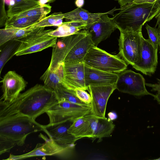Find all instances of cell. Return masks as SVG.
Masks as SVG:
<instances>
[{
    "mask_svg": "<svg viewBox=\"0 0 160 160\" xmlns=\"http://www.w3.org/2000/svg\"><path fill=\"white\" fill-rule=\"evenodd\" d=\"M45 27H39L26 37L20 39L21 43L15 55L19 56L41 51L52 47L58 38L49 33L53 29L44 30Z\"/></svg>",
    "mask_w": 160,
    "mask_h": 160,
    "instance_id": "52a82bcc",
    "label": "cell"
},
{
    "mask_svg": "<svg viewBox=\"0 0 160 160\" xmlns=\"http://www.w3.org/2000/svg\"><path fill=\"white\" fill-rule=\"evenodd\" d=\"M158 51L150 39L143 37L140 59L132 67L146 75L150 76L153 74L158 63Z\"/></svg>",
    "mask_w": 160,
    "mask_h": 160,
    "instance_id": "5bb4252c",
    "label": "cell"
},
{
    "mask_svg": "<svg viewBox=\"0 0 160 160\" xmlns=\"http://www.w3.org/2000/svg\"><path fill=\"white\" fill-rule=\"evenodd\" d=\"M85 91L83 89L80 88H78L75 90L76 95L78 98L81 101L90 107L91 98L90 94L88 93Z\"/></svg>",
    "mask_w": 160,
    "mask_h": 160,
    "instance_id": "4dcf8cb0",
    "label": "cell"
},
{
    "mask_svg": "<svg viewBox=\"0 0 160 160\" xmlns=\"http://www.w3.org/2000/svg\"><path fill=\"white\" fill-rule=\"evenodd\" d=\"M54 91L59 102L66 101L81 105L89 106L78 98L75 90L68 88L62 84L57 87Z\"/></svg>",
    "mask_w": 160,
    "mask_h": 160,
    "instance_id": "d4e9b609",
    "label": "cell"
},
{
    "mask_svg": "<svg viewBox=\"0 0 160 160\" xmlns=\"http://www.w3.org/2000/svg\"><path fill=\"white\" fill-rule=\"evenodd\" d=\"M85 64L103 71L118 74L126 69L128 64L118 54L113 55L94 45L84 57Z\"/></svg>",
    "mask_w": 160,
    "mask_h": 160,
    "instance_id": "5b68a950",
    "label": "cell"
},
{
    "mask_svg": "<svg viewBox=\"0 0 160 160\" xmlns=\"http://www.w3.org/2000/svg\"><path fill=\"white\" fill-rule=\"evenodd\" d=\"M120 32L118 55L128 64L132 66L140 59L142 40V31H135L129 27L125 29L117 27Z\"/></svg>",
    "mask_w": 160,
    "mask_h": 160,
    "instance_id": "8992f818",
    "label": "cell"
},
{
    "mask_svg": "<svg viewBox=\"0 0 160 160\" xmlns=\"http://www.w3.org/2000/svg\"><path fill=\"white\" fill-rule=\"evenodd\" d=\"M51 6L49 4L40 5L30 9L18 14L12 16L14 18L32 17L41 15L46 16L51 11Z\"/></svg>",
    "mask_w": 160,
    "mask_h": 160,
    "instance_id": "f1b7e54d",
    "label": "cell"
},
{
    "mask_svg": "<svg viewBox=\"0 0 160 160\" xmlns=\"http://www.w3.org/2000/svg\"><path fill=\"white\" fill-rule=\"evenodd\" d=\"M89 121L92 142L98 139V142L103 138L109 137L114 130L115 125L108 118L102 117L91 114L86 115Z\"/></svg>",
    "mask_w": 160,
    "mask_h": 160,
    "instance_id": "e0dca14e",
    "label": "cell"
},
{
    "mask_svg": "<svg viewBox=\"0 0 160 160\" xmlns=\"http://www.w3.org/2000/svg\"><path fill=\"white\" fill-rule=\"evenodd\" d=\"M104 13H92L81 8H78L64 13V18L66 21H78L86 22L87 24L86 29L98 21L101 16Z\"/></svg>",
    "mask_w": 160,
    "mask_h": 160,
    "instance_id": "ffe728a7",
    "label": "cell"
},
{
    "mask_svg": "<svg viewBox=\"0 0 160 160\" xmlns=\"http://www.w3.org/2000/svg\"><path fill=\"white\" fill-rule=\"evenodd\" d=\"M120 6L121 8H122L125 6L131 3L135 0H116Z\"/></svg>",
    "mask_w": 160,
    "mask_h": 160,
    "instance_id": "836d02e7",
    "label": "cell"
},
{
    "mask_svg": "<svg viewBox=\"0 0 160 160\" xmlns=\"http://www.w3.org/2000/svg\"><path fill=\"white\" fill-rule=\"evenodd\" d=\"M159 30V53H160V29Z\"/></svg>",
    "mask_w": 160,
    "mask_h": 160,
    "instance_id": "b9f144b4",
    "label": "cell"
},
{
    "mask_svg": "<svg viewBox=\"0 0 160 160\" xmlns=\"http://www.w3.org/2000/svg\"><path fill=\"white\" fill-rule=\"evenodd\" d=\"M158 84H152L145 83V85L152 88V91H158L160 92V80L157 79Z\"/></svg>",
    "mask_w": 160,
    "mask_h": 160,
    "instance_id": "d6a6232c",
    "label": "cell"
},
{
    "mask_svg": "<svg viewBox=\"0 0 160 160\" xmlns=\"http://www.w3.org/2000/svg\"><path fill=\"white\" fill-rule=\"evenodd\" d=\"M119 9L115 8L106 12L100 17L98 21L84 29L90 34L94 45L97 47L102 41L109 38L112 33L117 28L112 18L108 17V14L112 15L114 11Z\"/></svg>",
    "mask_w": 160,
    "mask_h": 160,
    "instance_id": "9a60e30c",
    "label": "cell"
},
{
    "mask_svg": "<svg viewBox=\"0 0 160 160\" xmlns=\"http://www.w3.org/2000/svg\"><path fill=\"white\" fill-rule=\"evenodd\" d=\"M46 17L44 15H37L32 17L14 18L12 16L8 18L6 20L5 28H24L38 22Z\"/></svg>",
    "mask_w": 160,
    "mask_h": 160,
    "instance_id": "cb8c5ba5",
    "label": "cell"
},
{
    "mask_svg": "<svg viewBox=\"0 0 160 160\" xmlns=\"http://www.w3.org/2000/svg\"><path fill=\"white\" fill-rule=\"evenodd\" d=\"M155 160H160V157L158 158L155 159Z\"/></svg>",
    "mask_w": 160,
    "mask_h": 160,
    "instance_id": "ee69618b",
    "label": "cell"
},
{
    "mask_svg": "<svg viewBox=\"0 0 160 160\" xmlns=\"http://www.w3.org/2000/svg\"><path fill=\"white\" fill-rule=\"evenodd\" d=\"M21 43L20 39L12 40L0 46V74L5 64L14 55Z\"/></svg>",
    "mask_w": 160,
    "mask_h": 160,
    "instance_id": "603a6c76",
    "label": "cell"
},
{
    "mask_svg": "<svg viewBox=\"0 0 160 160\" xmlns=\"http://www.w3.org/2000/svg\"><path fill=\"white\" fill-rule=\"evenodd\" d=\"M38 1L41 5H43L46 4L47 2L48 3L49 0H38Z\"/></svg>",
    "mask_w": 160,
    "mask_h": 160,
    "instance_id": "ab89813d",
    "label": "cell"
},
{
    "mask_svg": "<svg viewBox=\"0 0 160 160\" xmlns=\"http://www.w3.org/2000/svg\"><path fill=\"white\" fill-rule=\"evenodd\" d=\"M41 131H44V125L28 116L18 113L0 116V155L23 146L29 134Z\"/></svg>",
    "mask_w": 160,
    "mask_h": 160,
    "instance_id": "7a4b0ae2",
    "label": "cell"
},
{
    "mask_svg": "<svg viewBox=\"0 0 160 160\" xmlns=\"http://www.w3.org/2000/svg\"><path fill=\"white\" fill-rule=\"evenodd\" d=\"M38 137L43 139V143H38L31 151L21 155L10 154L8 160H16L36 156H54L58 158H65L71 154L73 148H63L57 144L53 140L40 133Z\"/></svg>",
    "mask_w": 160,
    "mask_h": 160,
    "instance_id": "9c48e42d",
    "label": "cell"
},
{
    "mask_svg": "<svg viewBox=\"0 0 160 160\" xmlns=\"http://www.w3.org/2000/svg\"><path fill=\"white\" fill-rule=\"evenodd\" d=\"M153 97L154 99L160 104V92H158L156 95H154Z\"/></svg>",
    "mask_w": 160,
    "mask_h": 160,
    "instance_id": "74e56055",
    "label": "cell"
},
{
    "mask_svg": "<svg viewBox=\"0 0 160 160\" xmlns=\"http://www.w3.org/2000/svg\"><path fill=\"white\" fill-rule=\"evenodd\" d=\"M84 0H76L75 4L78 8H81L84 5Z\"/></svg>",
    "mask_w": 160,
    "mask_h": 160,
    "instance_id": "8d00e7d4",
    "label": "cell"
},
{
    "mask_svg": "<svg viewBox=\"0 0 160 160\" xmlns=\"http://www.w3.org/2000/svg\"><path fill=\"white\" fill-rule=\"evenodd\" d=\"M5 0H0V26L5 25V22L8 18L5 9Z\"/></svg>",
    "mask_w": 160,
    "mask_h": 160,
    "instance_id": "1f68e13d",
    "label": "cell"
},
{
    "mask_svg": "<svg viewBox=\"0 0 160 160\" xmlns=\"http://www.w3.org/2000/svg\"><path fill=\"white\" fill-rule=\"evenodd\" d=\"M58 102L54 90L37 84L10 102L0 100V116L18 113L35 120Z\"/></svg>",
    "mask_w": 160,
    "mask_h": 160,
    "instance_id": "6da1fadb",
    "label": "cell"
},
{
    "mask_svg": "<svg viewBox=\"0 0 160 160\" xmlns=\"http://www.w3.org/2000/svg\"><path fill=\"white\" fill-rule=\"evenodd\" d=\"M156 0H135L131 3H153Z\"/></svg>",
    "mask_w": 160,
    "mask_h": 160,
    "instance_id": "e575fe53",
    "label": "cell"
},
{
    "mask_svg": "<svg viewBox=\"0 0 160 160\" xmlns=\"http://www.w3.org/2000/svg\"><path fill=\"white\" fill-rule=\"evenodd\" d=\"M87 26V22L78 21H71L63 22L56 29L50 32L49 34L58 38L65 37L76 33Z\"/></svg>",
    "mask_w": 160,
    "mask_h": 160,
    "instance_id": "44dd1931",
    "label": "cell"
},
{
    "mask_svg": "<svg viewBox=\"0 0 160 160\" xmlns=\"http://www.w3.org/2000/svg\"><path fill=\"white\" fill-rule=\"evenodd\" d=\"M0 82L2 83L3 92L0 100L8 102L16 99L25 89L27 83L22 77L12 71L8 72Z\"/></svg>",
    "mask_w": 160,
    "mask_h": 160,
    "instance_id": "2e32d148",
    "label": "cell"
},
{
    "mask_svg": "<svg viewBox=\"0 0 160 160\" xmlns=\"http://www.w3.org/2000/svg\"><path fill=\"white\" fill-rule=\"evenodd\" d=\"M158 29L159 30L160 29V22L159 24L158 25Z\"/></svg>",
    "mask_w": 160,
    "mask_h": 160,
    "instance_id": "7bdbcfd3",
    "label": "cell"
},
{
    "mask_svg": "<svg viewBox=\"0 0 160 160\" xmlns=\"http://www.w3.org/2000/svg\"><path fill=\"white\" fill-rule=\"evenodd\" d=\"M49 118V124L68 120L73 121L79 118L91 113L90 107L66 101L59 102L46 112Z\"/></svg>",
    "mask_w": 160,
    "mask_h": 160,
    "instance_id": "ba28073f",
    "label": "cell"
},
{
    "mask_svg": "<svg viewBox=\"0 0 160 160\" xmlns=\"http://www.w3.org/2000/svg\"><path fill=\"white\" fill-rule=\"evenodd\" d=\"M85 64V63H84ZM86 86H98L115 84L118 74L98 69L85 64Z\"/></svg>",
    "mask_w": 160,
    "mask_h": 160,
    "instance_id": "ac0fdd59",
    "label": "cell"
},
{
    "mask_svg": "<svg viewBox=\"0 0 160 160\" xmlns=\"http://www.w3.org/2000/svg\"><path fill=\"white\" fill-rule=\"evenodd\" d=\"M62 67V84L66 88L75 90L78 88L88 90L86 86L84 65L79 63H64Z\"/></svg>",
    "mask_w": 160,
    "mask_h": 160,
    "instance_id": "7c38bea8",
    "label": "cell"
},
{
    "mask_svg": "<svg viewBox=\"0 0 160 160\" xmlns=\"http://www.w3.org/2000/svg\"><path fill=\"white\" fill-rule=\"evenodd\" d=\"M160 12V7L155 2L127 4L120 8L112 18L117 27H129L135 31H142L143 25L152 20Z\"/></svg>",
    "mask_w": 160,
    "mask_h": 160,
    "instance_id": "277c9868",
    "label": "cell"
},
{
    "mask_svg": "<svg viewBox=\"0 0 160 160\" xmlns=\"http://www.w3.org/2000/svg\"><path fill=\"white\" fill-rule=\"evenodd\" d=\"M155 17L157 20L155 26V27L156 28L160 22V12Z\"/></svg>",
    "mask_w": 160,
    "mask_h": 160,
    "instance_id": "f35d334b",
    "label": "cell"
},
{
    "mask_svg": "<svg viewBox=\"0 0 160 160\" xmlns=\"http://www.w3.org/2000/svg\"><path fill=\"white\" fill-rule=\"evenodd\" d=\"M35 1H38V2H39L38 1V0H34ZM55 0H49V2L48 3V4H49L50 3H52V2H54Z\"/></svg>",
    "mask_w": 160,
    "mask_h": 160,
    "instance_id": "60d3db41",
    "label": "cell"
},
{
    "mask_svg": "<svg viewBox=\"0 0 160 160\" xmlns=\"http://www.w3.org/2000/svg\"><path fill=\"white\" fill-rule=\"evenodd\" d=\"M14 1L13 5L8 6L7 12L8 18L41 5L39 2L34 0H14Z\"/></svg>",
    "mask_w": 160,
    "mask_h": 160,
    "instance_id": "484cf974",
    "label": "cell"
},
{
    "mask_svg": "<svg viewBox=\"0 0 160 160\" xmlns=\"http://www.w3.org/2000/svg\"><path fill=\"white\" fill-rule=\"evenodd\" d=\"M64 14L61 12L53 13L46 17L36 24L37 27H45L48 26H56L58 27L63 23Z\"/></svg>",
    "mask_w": 160,
    "mask_h": 160,
    "instance_id": "83f0119b",
    "label": "cell"
},
{
    "mask_svg": "<svg viewBox=\"0 0 160 160\" xmlns=\"http://www.w3.org/2000/svg\"><path fill=\"white\" fill-rule=\"evenodd\" d=\"M73 121H67L44 125V131L49 138L63 148H74L76 141L79 139L68 132Z\"/></svg>",
    "mask_w": 160,
    "mask_h": 160,
    "instance_id": "4fadbf2b",
    "label": "cell"
},
{
    "mask_svg": "<svg viewBox=\"0 0 160 160\" xmlns=\"http://www.w3.org/2000/svg\"><path fill=\"white\" fill-rule=\"evenodd\" d=\"M108 118L112 121L118 118V115L116 112H109L108 114Z\"/></svg>",
    "mask_w": 160,
    "mask_h": 160,
    "instance_id": "d590c367",
    "label": "cell"
},
{
    "mask_svg": "<svg viewBox=\"0 0 160 160\" xmlns=\"http://www.w3.org/2000/svg\"><path fill=\"white\" fill-rule=\"evenodd\" d=\"M68 132L79 139L84 138H92L90 122L86 116L73 121L68 129Z\"/></svg>",
    "mask_w": 160,
    "mask_h": 160,
    "instance_id": "7402d4cb",
    "label": "cell"
},
{
    "mask_svg": "<svg viewBox=\"0 0 160 160\" xmlns=\"http://www.w3.org/2000/svg\"><path fill=\"white\" fill-rule=\"evenodd\" d=\"M116 89L114 85L88 86V91L91 98L90 103L91 114L105 117L106 107L108 100Z\"/></svg>",
    "mask_w": 160,
    "mask_h": 160,
    "instance_id": "8fae6325",
    "label": "cell"
},
{
    "mask_svg": "<svg viewBox=\"0 0 160 160\" xmlns=\"http://www.w3.org/2000/svg\"><path fill=\"white\" fill-rule=\"evenodd\" d=\"M118 74L116 86L119 91L134 96L150 95L154 97V94L147 90L145 79L141 74L126 69Z\"/></svg>",
    "mask_w": 160,
    "mask_h": 160,
    "instance_id": "30bf717a",
    "label": "cell"
},
{
    "mask_svg": "<svg viewBox=\"0 0 160 160\" xmlns=\"http://www.w3.org/2000/svg\"><path fill=\"white\" fill-rule=\"evenodd\" d=\"M37 23L24 28H9L0 29V46L10 40L20 39L26 37L39 28L36 26Z\"/></svg>",
    "mask_w": 160,
    "mask_h": 160,
    "instance_id": "d6986e66",
    "label": "cell"
},
{
    "mask_svg": "<svg viewBox=\"0 0 160 160\" xmlns=\"http://www.w3.org/2000/svg\"><path fill=\"white\" fill-rule=\"evenodd\" d=\"M93 45L90 34L85 29L71 35L59 38L52 47L51 62L47 69L52 71L64 63L83 62L85 56Z\"/></svg>",
    "mask_w": 160,
    "mask_h": 160,
    "instance_id": "3957f363",
    "label": "cell"
},
{
    "mask_svg": "<svg viewBox=\"0 0 160 160\" xmlns=\"http://www.w3.org/2000/svg\"><path fill=\"white\" fill-rule=\"evenodd\" d=\"M47 88L54 91L62 84V78L60 73L56 71L47 69L40 78Z\"/></svg>",
    "mask_w": 160,
    "mask_h": 160,
    "instance_id": "4316f807",
    "label": "cell"
},
{
    "mask_svg": "<svg viewBox=\"0 0 160 160\" xmlns=\"http://www.w3.org/2000/svg\"><path fill=\"white\" fill-rule=\"evenodd\" d=\"M146 28L149 36L148 39L153 43L156 49L158 50L159 40V30L158 28L152 27L148 24L146 25Z\"/></svg>",
    "mask_w": 160,
    "mask_h": 160,
    "instance_id": "f546056e",
    "label": "cell"
}]
</instances>
